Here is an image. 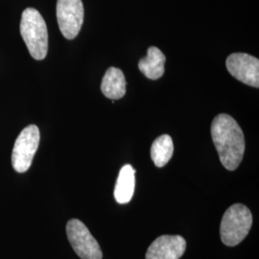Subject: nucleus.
Here are the masks:
<instances>
[{"label": "nucleus", "instance_id": "obj_1", "mask_svg": "<svg viewBox=\"0 0 259 259\" xmlns=\"http://www.w3.org/2000/svg\"><path fill=\"white\" fill-rule=\"evenodd\" d=\"M211 137L223 166L234 171L245 153V137L238 123L231 115L221 113L211 124Z\"/></svg>", "mask_w": 259, "mask_h": 259}, {"label": "nucleus", "instance_id": "obj_2", "mask_svg": "<svg viewBox=\"0 0 259 259\" xmlns=\"http://www.w3.org/2000/svg\"><path fill=\"white\" fill-rule=\"evenodd\" d=\"M20 34L27 47L30 55L35 60H44L48 51V32L45 19L34 8L22 12Z\"/></svg>", "mask_w": 259, "mask_h": 259}, {"label": "nucleus", "instance_id": "obj_3", "mask_svg": "<svg viewBox=\"0 0 259 259\" xmlns=\"http://www.w3.org/2000/svg\"><path fill=\"white\" fill-rule=\"evenodd\" d=\"M251 225L252 215L250 209L244 204H232L223 216L220 226L221 240L229 247L240 244L250 232Z\"/></svg>", "mask_w": 259, "mask_h": 259}, {"label": "nucleus", "instance_id": "obj_4", "mask_svg": "<svg viewBox=\"0 0 259 259\" xmlns=\"http://www.w3.org/2000/svg\"><path fill=\"white\" fill-rule=\"evenodd\" d=\"M39 139V130L36 125H29L19 134L12 153V165L18 173H25L31 167Z\"/></svg>", "mask_w": 259, "mask_h": 259}, {"label": "nucleus", "instance_id": "obj_5", "mask_svg": "<svg viewBox=\"0 0 259 259\" xmlns=\"http://www.w3.org/2000/svg\"><path fill=\"white\" fill-rule=\"evenodd\" d=\"M66 235L76 254L82 259H102V250L87 226L78 219L66 224Z\"/></svg>", "mask_w": 259, "mask_h": 259}, {"label": "nucleus", "instance_id": "obj_6", "mask_svg": "<svg viewBox=\"0 0 259 259\" xmlns=\"http://www.w3.org/2000/svg\"><path fill=\"white\" fill-rule=\"evenodd\" d=\"M57 20L59 28L67 39L78 36L83 22V5L82 0H58Z\"/></svg>", "mask_w": 259, "mask_h": 259}, {"label": "nucleus", "instance_id": "obj_7", "mask_svg": "<svg viewBox=\"0 0 259 259\" xmlns=\"http://www.w3.org/2000/svg\"><path fill=\"white\" fill-rule=\"evenodd\" d=\"M227 69L242 83L259 88V60L246 53H233L227 58Z\"/></svg>", "mask_w": 259, "mask_h": 259}, {"label": "nucleus", "instance_id": "obj_8", "mask_svg": "<svg viewBox=\"0 0 259 259\" xmlns=\"http://www.w3.org/2000/svg\"><path fill=\"white\" fill-rule=\"evenodd\" d=\"M186 241L181 235H161L146 251L145 259H180L185 253Z\"/></svg>", "mask_w": 259, "mask_h": 259}, {"label": "nucleus", "instance_id": "obj_9", "mask_svg": "<svg viewBox=\"0 0 259 259\" xmlns=\"http://www.w3.org/2000/svg\"><path fill=\"white\" fill-rule=\"evenodd\" d=\"M103 94L112 100L121 99L126 93V79L122 70L117 67H110L103 78L101 83Z\"/></svg>", "mask_w": 259, "mask_h": 259}, {"label": "nucleus", "instance_id": "obj_10", "mask_svg": "<svg viewBox=\"0 0 259 259\" xmlns=\"http://www.w3.org/2000/svg\"><path fill=\"white\" fill-rule=\"evenodd\" d=\"M165 56L157 47H149L147 56L139 61V70L148 79L157 80L164 73Z\"/></svg>", "mask_w": 259, "mask_h": 259}, {"label": "nucleus", "instance_id": "obj_11", "mask_svg": "<svg viewBox=\"0 0 259 259\" xmlns=\"http://www.w3.org/2000/svg\"><path fill=\"white\" fill-rule=\"evenodd\" d=\"M136 170L132 165L126 164L121 168L114 188V198L117 203L128 204L135 192Z\"/></svg>", "mask_w": 259, "mask_h": 259}, {"label": "nucleus", "instance_id": "obj_12", "mask_svg": "<svg viewBox=\"0 0 259 259\" xmlns=\"http://www.w3.org/2000/svg\"><path fill=\"white\" fill-rule=\"evenodd\" d=\"M174 153V144L170 136L162 135L152 144L151 157L157 167L166 165Z\"/></svg>", "mask_w": 259, "mask_h": 259}]
</instances>
